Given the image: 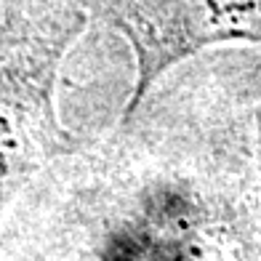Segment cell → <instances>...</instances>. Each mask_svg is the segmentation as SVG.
<instances>
[{"label": "cell", "instance_id": "obj_1", "mask_svg": "<svg viewBox=\"0 0 261 261\" xmlns=\"http://www.w3.org/2000/svg\"><path fill=\"white\" fill-rule=\"evenodd\" d=\"M107 14L136 56L128 112L184 56L213 43L261 40V0H110Z\"/></svg>", "mask_w": 261, "mask_h": 261}, {"label": "cell", "instance_id": "obj_2", "mask_svg": "<svg viewBox=\"0 0 261 261\" xmlns=\"http://www.w3.org/2000/svg\"><path fill=\"white\" fill-rule=\"evenodd\" d=\"M69 38H59L32 64L0 88V213L19 195L45 158L64 144L51 104L56 59Z\"/></svg>", "mask_w": 261, "mask_h": 261}]
</instances>
